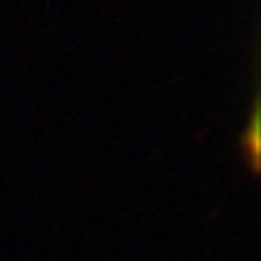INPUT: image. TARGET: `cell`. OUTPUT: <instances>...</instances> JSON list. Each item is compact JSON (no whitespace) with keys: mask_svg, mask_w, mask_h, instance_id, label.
<instances>
[{"mask_svg":"<svg viewBox=\"0 0 261 261\" xmlns=\"http://www.w3.org/2000/svg\"><path fill=\"white\" fill-rule=\"evenodd\" d=\"M243 151H248L250 163L259 161V115H257V110L252 113L248 133H243Z\"/></svg>","mask_w":261,"mask_h":261,"instance_id":"6da1fadb","label":"cell"}]
</instances>
